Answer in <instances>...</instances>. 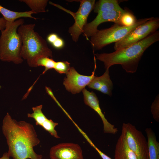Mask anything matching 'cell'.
Wrapping results in <instances>:
<instances>
[{"label":"cell","mask_w":159,"mask_h":159,"mask_svg":"<svg viewBox=\"0 0 159 159\" xmlns=\"http://www.w3.org/2000/svg\"><path fill=\"white\" fill-rule=\"evenodd\" d=\"M0 13L7 21L13 22L17 19L21 17H28L35 20L37 18L32 16L34 13L32 11L24 12H17L9 10L0 5Z\"/></svg>","instance_id":"17"},{"label":"cell","mask_w":159,"mask_h":159,"mask_svg":"<svg viewBox=\"0 0 159 159\" xmlns=\"http://www.w3.org/2000/svg\"><path fill=\"white\" fill-rule=\"evenodd\" d=\"M122 132L137 159H149L147 141L141 132L128 123L123 124Z\"/></svg>","instance_id":"7"},{"label":"cell","mask_w":159,"mask_h":159,"mask_svg":"<svg viewBox=\"0 0 159 159\" xmlns=\"http://www.w3.org/2000/svg\"><path fill=\"white\" fill-rule=\"evenodd\" d=\"M159 40V32L157 31L140 41L111 53L95 54L96 59L102 62L105 68L119 64L127 73L135 72L145 51Z\"/></svg>","instance_id":"2"},{"label":"cell","mask_w":159,"mask_h":159,"mask_svg":"<svg viewBox=\"0 0 159 159\" xmlns=\"http://www.w3.org/2000/svg\"><path fill=\"white\" fill-rule=\"evenodd\" d=\"M2 131L8 146V153L14 159H42L34 147L40 142L32 124L18 121L7 113L2 121Z\"/></svg>","instance_id":"1"},{"label":"cell","mask_w":159,"mask_h":159,"mask_svg":"<svg viewBox=\"0 0 159 159\" xmlns=\"http://www.w3.org/2000/svg\"><path fill=\"white\" fill-rule=\"evenodd\" d=\"M56 62L52 59L48 57H44L39 59L37 61V67L44 66L45 69L42 73L44 74L48 70L54 69Z\"/></svg>","instance_id":"20"},{"label":"cell","mask_w":159,"mask_h":159,"mask_svg":"<svg viewBox=\"0 0 159 159\" xmlns=\"http://www.w3.org/2000/svg\"><path fill=\"white\" fill-rule=\"evenodd\" d=\"M109 73V69H107L102 76H95L88 85V87L111 96L113 84L110 78Z\"/></svg>","instance_id":"13"},{"label":"cell","mask_w":159,"mask_h":159,"mask_svg":"<svg viewBox=\"0 0 159 159\" xmlns=\"http://www.w3.org/2000/svg\"><path fill=\"white\" fill-rule=\"evenodd\" d=\"M147 137V143L149 159H159V143L155 135L151 128L145 130Z\"/></svg>","instance_id":"15"},{"label":"cell","mask_w":159,"mask_h":159,"mask_svg":"<svg viewBox=\"0 0 159 159\" xmlns=\"http://www.w3.org/2000/svg\"><path fill=\"white\" fill-rule=\"evenodd\" d=\"M114 159H137L135 154L128 146L122 132L115 146Z\"/></svg>","instance_id":"14"},{"label":"cell","mask_w":159,"mask_h":159,"mask_svg":"<svg viewBox=\"0 0 159 159\" xmlns=\"http://www.w3.org/2000/svg\"><path fill=\"white\" fill-rule=\"evenodd\" d=\"M1 86L0 85V89L1 88Z\"/></svg>","instance_id":"27"},{"label":"cell","mask_w":159,"mask_h":159,"mask_svg":"<svg viewBox=\"0 0 159 159\" xmlns=\"http://www.w3.org/2000/svg\"><path fill=\"white\" fill-rule=\"evenodd\" d=\"M83 136L86 139L90 145L97 151L102 159H112L98 149L86 134L84 135Z\"/></svg>","instance_id":"23"},{"label":"cell","mask_w":159,"mask_h":159,"mask_svg":"<svg viewBox=\"0 0 159 159\" xmlns=\"http://www.w3.org/2000/svg\"><path fill=\"white\" fill-rule=\"evenodd\" d=\"M93 10L97 13L103 11L124 12L126 11L120 7L118 1L116 0H100L95 3Z\"/></svg>","instance_id":"16"},{"label":"cell","mask_w":159,"mask_h":159,"mask_svg":"<svg viewBox=\"0 0 159 159\" xmlns=\"http://www.w3.org/2000/svg\"><path fill=\"white\" fill-rule=\"evenodd\" d=\"M35 25L34 24H23L17 29L22 41L21 57L32 67H37V62L40 58L52 56L46 41L35 31Z\"/></svg>","instance_id":"3"},{"label":"cell","mask_w":159,"mask_h":159,"mask_svg":"<svg viewBox=\"0 0 159 159\" xmlns=\"http://www.w3.org/2000/svg\"><path fill=\"white\" fill-rule=\"evenodd\" d=\"M47 0H21L20 1L25 3L34 14L46 12L45 8Z\"/></svg>","instance_id":"18"},{"label":"cell","mask_w":159,"mask_h":159,"mask_svg":"<svg viewBox=\"0 0 159 159\" xmlns=\"http://www.w3.org/2000/svg\"><path fill=\"white\" fill-rule=\"evenodd\" d=\"M159 27V19L153 17L139 25L120 41L115 43V50L129 46L146 37L157 31Z\"/></svg>","instance_id":"8"},{"label":"cell","mask_w":159,"mask_h":159,"mask_svg":"<svg viewBox=\"0 0 159 159\" xmlns=\"http://www.w3.org/2000/svg\"><path fill=\"white\" fill-rule=\"evenodd\" d=\"M64 44L63 40L58 37L51 44L56 49H60L64 47Z\"/></svg>","instance_id":"24"},{"label":"cell","mask_w":159,"mask_h":159,"mask_svg":"<svg viewBox=\"0 0 159 159\" xmlns=\"http://www.w3.org/2000/svg\"><path fill=\"white\" fill-rule=\"evenodd\" d=\"M82 91L85 104L95 110L100 117L103 123L104 132L116 134L118 131L117 128L109 122L105 118L100 107L99 101L96 94L93 92H90L85 88Z\"/></svg>","instance_id":"12"},{"label":"cell","mask_w":159,"mask_h":159,"mask_svg":"<svg viewBox=\"0 0 159 159\" xmlns=\"http://www.w3.org/2000/svg\"><path fill=\"white\" fill-rule=\"evenodd\" d=\"M6 21L3 17L0 18V30L1 32L5 28Z\"/></svg>","instance_id":"25"},{"label":"cell","mask_w":159,"mask_h":159,"mask_svg":"<svg viewBox=\"0 0 159 159\" xmlns=\"http://www.w3.org/2000/svg\"><path fill=\"white\" fill-rule=\"evenodd\" d=\"M70 67V63L67 61L56 62L54 69L60 74L67 73Z\"/></svg>","instance_id":"21"},{"label":"cell","mask_w":159,"mask_h":159,"mask_svg":"<svg viewBox=\"0 0 159 159\" xmlns=\"http://www.w3.org/2000/svg\"><path fill=\"white\" fill-rule=\"evenodd\" d=\"M95 60L94 71L90 76L82 75L79 74L73 67H70L63 84L66 89L73 94L78 93L82 91L89 84L95 76V71L96 68Z\"/></svg>","instance_id":"9"},{"label":"cell","mask_w":159,"mask_h":159,"mask_svg":"<svg viewBox=\"0 0 159 159\" xmlns=\"http://www.w3.org/2000/svg\"><path fill=\"white\" fill-rule=\"evenodd\" d=\"M21 19L13 22L7 21L0 37V59L4 62L19 64L23 61L21 56L22 47L21 37L17 32L24 23Z\"/></svg>","instance_id":"4"},{"label":"cell","mask_w":159,"mask_h":159,"mask_svg":"<svg viewBox=\"0 0 159 159\" xmlns=\"http://www.w3.org/2000/svg\"><path fill=\"white\" fill-rule=\"evenodd\" d=\"M10 157L8 152L4 153L2 156L0 158V159H10Z\"/></svg>","instance_id":"26"},{"label":"cell","mask_w":159,"mask_h":159,"mask_svg":"<svg viewBox=\"0 0 159 159\" xmlns=\"http://www.w3.org/2000/svg\"><path fill=\"white\" fill-rule=\"evenodd\" d=\"M137 20L135 16L132 13L126 10L121 15L120 17V24L124 26H130L134 25Z\"/></svg>","instance_id":"19"},{"label":"cell","mask_w":159,"mask_h":159,"mask_svg":"<svg viewBox=\"0 0 159 159\" xmlns=\"http://www.w3.org/2000/svg\"><path fill=\"white\" fill-rule=\"evenodd\" d=\"M80 2L78 11L73 12L68 10L59 5L49 2L50 4L64 10L72 15L75 21L74 24L70 27L68 32L73 41H78L80 36L82 33L83 29L87 23L88 17L92 10L95 4V0H77Z\"/></svg>","instance_id":"6"},{"label":"cell","mask_w":159,"mask_h":159,"mask_svg":"<svg viewBox=\"0 0 159 159\" xmlns=\"http://www.w3.org/2000/svg\"><path fill=\"white\" fill-rule=\"evenodd\" d=\"M157 96L151 106V111L153 117L155 120L159 122V100Z\"/></svg>","instance_id":"22"},{"label":"cell","mask_w":159,"mask_h":159,"mask_svg":"<svg viewBox=\"0 0 159 159\" xmlns=\"http://www.w3.org/2000/svg\"><path fill=\"white\" fill-rule=\"evenodd\" d=\"M152 17L137 20L134 25L129 26L115 24L109 28L98 30L91 37L90 42L93 50L100 49L111 43L120 41L137 26L150 19Z\"/></svg>","instance_id":"5"},{"label":"cell","mask_w":159,"mask_h":159,"mask_svg":"<svg viewBox=\"0 0 159 159\" xmlns=\"http://www.w3.org/2000/svg\"><path fill=\"white\" fill-rule=\"evenodd\" d=\"M116 11L98 13L96 18L91 22L84 26L82 33L87 39L94 35L98 31L97 27L102 23L110 21L120 25V20L121 15L125 12Z\"/></svg>","instance_id":"10"},{"label":"cell","mask_w":159,"mask_h":159,"mask_svg":"<svg viewBox=\"0 0 159 159\" xmlns=\"http://www.w3.org/2000/svg\"><path fill=\"white\" fill-rule=\"evenodd\" d=\"M49 157L51 159H84L80 147L72 143H61L53 146Z\"/></svg>","instance_id":"11"}]
</instances>
